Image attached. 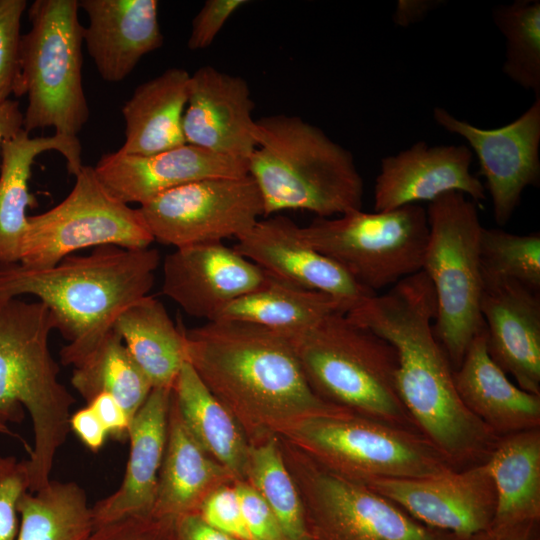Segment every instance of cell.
I'll return each instance as SVG.
<instances>
[{"label":"cell","mask_w":540,"mask_h":540,"mask_svg":"<svg viewBox=\"0 0 540 540\" xmlns=\"http://www.w3.org/2000/svg\"><path fill=\"white\" fill-rule=\"evenodd\" d=\"M25 0H0V104L21 97V19Z\"/></svg>","instance_id":"cell-37"},{"label":"cell","mask_w":540,"mask_h":540,"mask_svg":"<svg viewBox=\"0 0 540 540\" xmlns=\"http://www.w3.org/2000/svg\"><path fill=\"white\" fill-rule=\"evenodd\" d=\"M233 482L231 473L210 457L188 432L171 392L166 446L151 515L175 519L198 513L210 493Z\"/></svg>","instance_id":"cell-26"},{"label":"cell","mask_w":540,"mask_h":540,"mask_svg":"<svg viewBox=\"0 0 540 540\" xmlns=\"http://www.w3.org/2000/svg\"><path fill=\"white\" fill-rule=\"evenodd\" d=\"M468 540H540V520L508 526H490Z\"/></svg>","instance_id":"cell-46"},{"label":"cell","mask_w":540,"mask_h":540,"mask_svg":"<svg viewBox=\"0 0 540 540\" xmlns=\"http://www.w3.org/2000/svg\"><path fill=\"white\" fill-rule=\"evenodd\" d=\"M337 312L347 309L334 297L269 275L262 286L227 304L212 321L250 323L291 338Z\"/></svg>","instance_id":"cell-28"},{"label":"cell","mask_w":540,"mask_h":540,"mask_svg":"<svg viewBox=\"0 0 540 540\" xmlns=\"http://www.w3.org/2000/svg\"><path fill=\"white\" fill-rule=\"evenodd\" d=\"M472 156L464 145L429 146L421 140L382 158L374 185V211L430 203L449 192L475 202L484 200L485 187L470 171Z\"/></svg>","instance_id":"cell-19"},{"label":"cell","mask_w":540,"mask_h":540,"mask_svg":"<svg viewBox=\"0 0 540 540\" xmlns=\"http://www.w3.org/2000/svg\"><path fill=\"white\" fill-rule=\"evenodd\" d=\"M105 188L126 204L145 205L179 186L207 178L248 174L247 160L185 144L153 155H102L94 166Z\"/></svg>","instance_id":"cell-18"},{"label":"cell","mask_w":540,"mask_h":540,"mask_svg":"<svg viewBox=\"0 0 540 540\" xmlns=\"http://www.w3.org/2000/svg\"><path fill=\"white\" fill-rule=\"evenodd\" d=\"M171 392L169 388H153L132 418L122 483L91 507L93 529L127 516L151 515L166 446Z\"/></svg>","instance_id":"cell-23"},{"label":"cell","mask_w":540,"mask_h":540,"mask_svg":"<svg viewBox=\"0 0 540 540\" xmlns=\"http://www.w3.org/2000/svg\"><path fill=\"white\" fill-rule=\"evenodd\" d=\"M190 75L172 67L135 88L122 107L125 142L119 152L147 156L186 144L183 115Z\"/></svg>","instance_id":"cell-27"},{"label":"cell","mask_w":540,"mask_h":540,"mask_svg":"<svg viewBox=\"0 0 540 540\" xmlns=\"http://www.w3.org/2000/svg\"><path fill=\"white\" fill-rule=\"evenodd\" d=\"M29 491L26 461L0 455V540H16L18 533L17 504Z\"/></svg>","instance_id":"cell-38"},{"label":"cell","mask_w":540,"mask_h":540,"mask_svg":"<svg viewBox=\"0 0 540 540\" xmlns=\"http://www.w3.org/2000/svg\"><path fill=\"white\" fill-rule=\"evenodd\" d=\"M56 320L40 301L14 298L0 303V426L20 423L26 409L34 445L26 460L29 491L50 482L58 449L70 431L74 396L59 381L49 349Z\"/></svg>","instance_id":"cell-5"},{"label":"cell","mask_w":540,"mask_h":540,"mask_svg":"<svg viewBox=\"0 0 540 540\" xmlns=\"http://www.w3.org/2000/svg\"><path fill=\"white\" fill-rule=\"evenodd\" d=\"M244 481L270 506L288 540H312L303 503L284 461L279 437L249 444Z\"/></svg>","instance_id":"cell-34"},{"label":"cell","mask_w":540,"mask_h":540,"mask_svg":"<svg viewBox=\"0 0 540 540\" xmlns=\"http://www.w3.org/2000/svg\"><path fill=\"white\" fill-rule=\"evenodd\" d=\"M254 102L247 82L206 65L190 75L183 115L187 144L247 160L256 148Z\"/></svg>","instance_id":"cell-21"},{"label":"cell","mask_w":540,"mask_h":540,"mask_svg":"<svg viewBox=\"0 0 540 540\" xmlns=\"http://www.w3.org/2000/svg\"><path fill=\"white\" fill-rule=\"evenodd\" d=\"M428 238L422 271L435 295L434 334L453 369L483 328V279L478 210L464 194L449 192L429 203Z\"/></svg>","instance_id":"cell-8"},{"label":"cell","mask_w":540,"mask_h":540,"mask_svg":"<svg viewBox=\"0 0 540 540\" xmlns=\"http://www.w3.org/2000/svg\"><path fill=\"white\" fill-rule=\"evenodd\" d=\"M78 0H36L20 42L21 93L28 103L23 129L52 127L76 138L89 118L82 83L83 29Z\"/></svg>","instance_id":"cell-9"},{"label":"cell","mask_w":540,"mask_h":540,"mask_svg":"<svg viewBox=\"0 0 540 540\" xmlns=\"http://www.w3.org/2000/svg\"><path fill=\"white\" fill-rule=\"evenodd\" d=\"M434 121L469 143L485 178L496 223L504 226L518 207L523 191L540 181V97L514 121L483 129L454 117L442 107L433 109Z\"/></svg>","instance_id":"cell-14"},{"label":"cell","mask_w":540,"mask_h":540,"mask_svg":"<svg viewBox=\"0 0 540 540\" xmlns=\"http://www.w3.org/2000/svg\"><path fill=\"white\" fill-rule=\"evenodd\" d=\"M289 339L310 387L322 400L417 431L397 391L398 358L387 340L343 312Z\"/></svg>","instance_id":"cell-6"},{"label":"cell","mask_w":540,"mask_h":540,"mask_svg":"<svg viewBox=\"0 0 540 540\" xmlns=\"http://www.w3.org/2000/svg\"><path fill=\"white\" fill-rule=\"evenodd\" d=\"M247 3V0H207L192 20L188 48L209 47L228 19Z\"/></svg>","instance_id":"cell-42"},{"label":"cell","mask_w":540,"mask_h":540,"mask_svg":"<svg viewBox=\"0 0 540 540\" xmlns=\"http://www.w3.org/2000/svg\"><path fill=\"white\" fill-rule=\"evenodd\" d=\"M346 315L395 348L397 391L416 430L455 470L487 462L499 437L457 392L454 369L434 334L435 295L425 272L365 299Z\"/></svg>","instance_id":"cell-1"},{"label":"cell","mask_w":540,"mask_h":540,"mask_svg":"<svg viewBox=\"0 0 540 540\" xmlns=\"http://www.w3.org/2000/svg\"><path fill=\"white\" fill-rule=\"evenodd\" d=\"M75 179L59 204L27 217L19 263L46 268L81 249L105 245L144 249L154 242L139 208L113 196L94 167L83 165Z\"/></svg>","instance_id":"cell-12"},{"label":"cell","mask_w":540,"mask_h":540,"mask_svg":"<svg viewBox=\"0 0 540 540\" xmlns=\"http://www.w3.org/2000/svg\"><path fill=\"white\" fill-rule=\"evenodd\" d=\"M304 240L376 292L422 270L427 211L419 204L389 211H351L300 228Z\"/></svg>","instance_id":"cell-10"},{"label":"cell","mask_w":540,"mask_h":540,"mask_svg":"<svg viewBox=\"0 0 540 540\" xmlns=\"http://www.w3.org/2000/svg\"><path fill=\"white\" fill-rule=\"evenodd\" d=\"M312 540H468L428 527L366 485L328 471L279 437Z\"/></svg>","instance_id":"cell-11"},{"label":"cell","mask_w":540,"mask_h":540,"mask_svg":"<svg viewBox=\"0 0 540 540\" xmlns=\"http://www.w3.org/2000/svg\"><path fill=\"white\" fill-rule=\"evenodd\" d=\"M454 382L468 410L497 437L540 428V395L514 384L494 362L488 352L485 326L454 370Z\"/></svg>","instance_id":"cell-24"},{"label":"cell","mask_w":540,"mask_h":540,"mask_svg":"<svg viewBox=\"0 0 540 540\" xmlns=\"http://www.w3.org/2000/svg\"><path fill=\"white\" fill-rule=\"evenodd\" d=\"M16 540H85L93 530L85 490L75 482L50 480L36 492H25L18 504Z\"/></svg>","instance_id":"cell-33"},{"label":"cell","mask_w":540,"mask_h":540,"mask_svg":"<svg viewBox=\"0 0 540 540\" xmlns=\"http://www.w3.org/2000/svg\"><path fill=\"white\" fill-rule=\"evenodd\" d=\"M78 2L89 19L83 42L105 81H122L143 56L163 45L157 0Z\"/></svg>","instance_id":"cell-22"},{"label":"cell","mask_w":540,"mask_h":540,"mask_svg":"<svg viewBox=\"0 0 540 540\" xmlns=\"http://www.w3.org/2000/svg\"><path fill=\"white\" fill-rule=\"evenodd\" d=\"M174 520L127 516L94 528L85 540H171Z\"/></svg>","instance_id":"cell-40"},{"label":"cell","mask_w":540,"mask_h":540,"mask_svg":"<svg viewBox=\"0 0 540 540\" xmlns=\"http://www.w3.org/2000/svg\"><path fill=\"white\" fill-rule=\"evenodd\" d=\"M57 151L66 160L69 174L83 166L78 137L58 134L30 137L23 128L6 138L1 147L0 167V265L20 261L27 226L26 211L34 204L29 181L34 160L43 152Z\"/></svg>","instance_id":"cell-25"},{"label":"cell","mask_w":540,"mask_h":540,"mask_svg":"<svg viewBox=\"0 0 540 540\" xmlns=\"http://www.w3.org/2000/svg\"><path fill=\"white\" fill-rule=\"evenodd\" d=\"M234 484L251 540H288L265 500L246 481L238 480Z\"/></svg>","instance_id":"cell-41"},{"label":"cell","mask_w":540,"mask_h":540,"mask_svg":"<svg viewBox=\"0 0 540 540\" xmlns=\"http://www.w3.org/2000/svg\"><path fill=\"white\" fill-rule=\"evenodd\" d=\"M23 128V113L18 101L9 99L0 104V154L3 141Z\"/></svg>","instance_id":"cell-47"},{"label":"cell","mask_w":540,"mask_h":540,"mask_svg":"<svg viewBox=\"0 0 540 540\" xmlns=\"http://www.w3.org/2000/svg\"><path fill=\"white\" fill-rule=\"evenodd\" d=\"M368 487L422 524L464 537L488 529L495 516L487 462L431 477L378 480Z\"/></svg>","instance_id":"cell-15"},{"label":"cell","mask_w":540,"mask_h":540,"mask_svg":"<svg viewBox=\"0 0 540 540\" xmlns=\"http://www.w3.org/2000/svg\"><path fill=\"white\" fill-rule=\"evenodd\" d=\"M186 362L237 421L249 444L344 408L310 387L290 339L244 322L184 329Z\"/></svg>","instance_id":"cell-2"},{"label":"cell","mask_w":540,"mask_h":540,"mask_svg":"<svg viewBox=\"0 0 540 540\" xmlns=\"http://www.w3.org/2000/svg\"><path fill=\"white\" fill-rule=\"evenodd\" d=\"M300 228L285 215L267 216L241 235L233 248L273 277L334 297L347 312L375 295L312 248Z\"/></svg>","instance_id":"cell-17"},{"label":"cell","mask_w":540,"mask_h":540,"mask_svg":"<svg viewBox=\"0 0 540 540\" xmlns=\"http://www.w3.org/2000/svg\"><path fill=\"white\" fill-rule=\"evenodd\" d=\"M139 210L154 241L175 248L238 239L264 217L262 196L249 174L191 182Z\"/></svg>","instance_id":"cell-13"},{"label":"cell","mask_w":540,"mask_h":540,"mask_svg":"<svg viewBox=\"0 0 540 540\" xmlns=\"http://www.w3.org/2000/svg\"><path fill=\"white\" fill-rule=\"evenodd\" d=\"M480 312L488 352L523 390L540 395V296L516 281L482 273Z\"/></svg>","instance_id":"cell-20"},{"label":"cell","mask_w":540,"mask_h":540,"mask_svg":"<svg viewBox=\"0 0 540 540\" xmlns=\"http://www.w3.org/2000/svg\"><path fill=\"white\" fill-rule=\"evenodd\" d=\"M479 249L483 274L510 279L539 292V232L520 235L483 227Z\"/></svg>","instance_id":"cell-36"},{"label":"cell","mask_w":540,"mask_h":540,"mask_svg":"<svg viewBox=\"0 0 540 540\" xmlns=\"http://www.w3.org/2000/svg\"><path fill=\"white\" fill-rule=\"evenodd\" d=\"M87 405L95 411L108 435L117 440L128 439L132 419L116 399L109 394H100Z\"/></svg>","instance_id":"cell-43"},{"label":"cell","mask_w":540,"mask_h":540,"mask_svg":"<svg viewBox=\"0 0 540 540\" xmlns=\"http://www.w3.org/2000/svg\"><path fill=\"white\" fill-rule=\"evenodd\" d=\"M280 438L335 475L366 486L454 469L419 432L349 410L308 418Z\"/></svg>","instance_id":"cell-7"},{"label":"cell","mask_w":540,"mask_h":540,"mask_svg":"<svg viewBox=\"0 0 540 540\" xmlns=\"http://www.w3.org/2000/svg\"><path fill=\"white\" fill-rule=\"evenodd\" d=\"M487 464L496 491L491 526L540 520V428L500 437Z\"/></svg>","instance_id":"cell-31"},{"label":"cell","mask_w":540,"mask_h":540,"mask_svg":"<svg viewBox=\"0 0 540 540\" xmlns=\"http://www.w3.org/2000/svg\"><path fill=\"white\" fill-rule=\"evenodd\" d=\"M269 274L223 242L175 248L163 261L162 293L188 315L212 321Z\"/></svg>","instance_id":"cell-16"},{"label":"cell","mask_w":540,"mask_h":540,"mask_svg":"<svg viewBox=\"0 0 540 540\" xmlns=\"http://www.w3.org/2000/svg\"><path fill=\"white\" fill-rule=\"evenodd\" d=\"M492 19L505 38L504 74L540 97V1L496 5Z\"/></svg>","instance_id":"cell-35"},{"label":"cell","mask_w":540,"mask_h":540,"mask_svg":"<svg viewBox=\"0 0 540 540\" xmlns=\"http://www.w3.org/2000/svg\"><path fill=\"white\" fill-rule=\"evenodd\" d=\"M154 248L96 247L87 255H68L57 264L33 268L0 265V303L33 295L56 320L68 341L60 351L72 366L113 328L119 315L149 295L160 265Z\"/></svg>","instance_id":"cell-3"},{"label":"cell","mask_w":540,"mask_h":540,"mask_svg":"<svg viewBox=\"0 0 540 540\" xmlns=\"http://www.w3.org/2000/svg\"><path fill=\"white\" fill-rule=\"evenodd\" d=\"M256 148L247 159L264 217L304 210L319 218L362 210L364 184L350 151L294 115L255 120Z\"/></svg>","instance_id":"cell-4"},{"label":"cell","mask_w":540,"mask_h":540,"mask_svg":"<svg viewBox=\"0 0 540 540\" xmlns=\"http://www.w3.org/2000/svg\"><path fill=\"white\" fill-rule=\"evenodd\" d=\"M438 2V1H437ZM434 1H398L397 9L394 14V22L401 26H407L424 18V16L438 4Z\"/></svg>","instance_id":"cell-48"},{"label":"cell","mask_w":540,"mask_h":540,"mask_svg":"<svg viewBox=\"0 0 540 540\" xmlns=\"http://www.w3.org/2000/svg\"><path fill=\"white\" fill-rule=\"evenodd\" d=\"M181 420L201 448L244 481L249 442L232 414L209 391L186 362L172 387Z\"/></svg>","instance_id":"cell-29"},{"label":"cell","mask_w":540,"mask_h":540,"mask_svg":"<svg viewBox=\"0 0 540 540\" xmlns=\"http://www.w3.org/2000/svg\"><path fill=\"white\" fill-rule=\"evenodd\" d=\"M153 388L172 389L186 363L184 328L163 303L147 295L124 310L113 325Z\"/></svg>","instance_id":"cell-30"},{"label":"cell","mask_w":540,"mask_h":540,"mask_svg":"<svg viewBox=\"0 0 540 540\" xmlns=\"http://www.w3.org/2000/svg\"><path fill=\"white\" fill-rule=\"evenodd\" d=\"M70 430H73L82 443L94 452L103 446L108 436L106 428L89 405L71 415Z\"/></svg>","instance_id":"cell-44"},{"label":"cell","mask_w":540,"mask_h":540,"mask_svg":"<svg viewBox=\"0 0 540 540\" xmlns=\"http://www.w3.org/2000/svg\"><path fill=\"white\" fill-rule=\"evenodd\" d=\"M0 434H6V435H9V436L20 438L17 434L13 433L8 426H0ZM22 441H24V440H22Z\"/></svg>","instance_id":"cell-49"},{"label":"cell","mask_w":540,"mask_h":540,"mask_svg":"<svg viewBox=\"0 0 540 540\" xmlns=\"http://www.w3.org/2000/svg\"><path fill=\"white\" fill-rule=\"evenodd\" d=\"M171 540H238L207 524L198 513L175 518Z\"/></svg>","instance_id":"cell-45"},{"label":"cell","mask_w":540,"mask_h":540,"mask_svg":"<svg viewBox=\"0 0 540 540\" xmlns=\"http://www.w3.org/2000/svg\"><path fill=\"white\" fill-rule=\"evenodd\" d=\"M200 517L213 528L238 540H251L234 482L210 493L200 506Z\"/></svg>","instance_id":"cell-39"},{"label":"cell","mask_w":540,"mask_h":540,"mask_svg":"<svg viewBox=\"0 0 540 540\" xmlns=\"http://www.w3.org/2000/svg\"><path fill=\"white\" fill-rule=\"evenodd\" d=\"M72 367L71 384L87 404L100 394H109L131 419L153 389L113 328Z\"/></svg>","instance_id":"cell-32"}]
</instances>
